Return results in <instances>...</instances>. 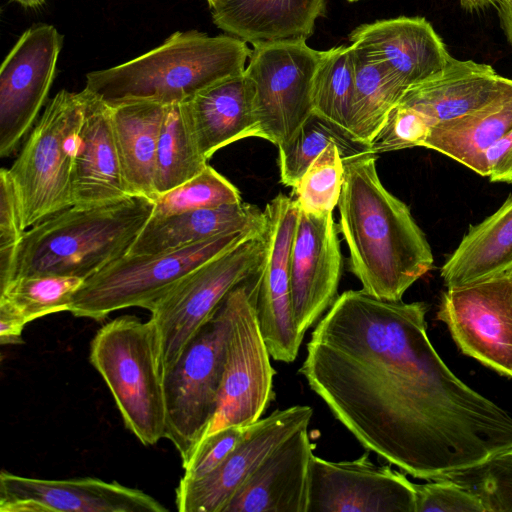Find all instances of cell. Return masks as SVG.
<instances>
[{
    "label": "cell",
    "mask_w": 512,
    "mask_h": 512,
    "mask_svg": "<svg viewBox=\"0 0 512 512\" xmlns=\"http://www.w3.org/2000/svg\"><path fill=\"white\" fill-rule=\"evenodd\" d=\"M427 311L347 290L312 331L299 373L368 451L414 478L453 479L512 449V416L448 368Z\"/></svg>",
    "instance_id": "cell-1"
},
{
    "label": "cell",
    "mask_w": 512,
    "mask_h": 512,
    "mask_svg": "<svg viewBox=\"0 0 512 512\" xmlns=\"http://www.w3.org/2000/svg\"><path fill=\"white\" fill-rule=\"evenodd\" d=\"M376 159L367 153L343 161L339 229L362 289L397 301L432 268L434 258L409 207L382 184Z\"/></svg>",
    "instance_id": "cell-2"
},
{
    "label": "cell",
    "mask_w": 512,
    "mask_h": 512,
    "mask_svg": "<svg viewBox=\"0 0 512 512\" xmlns=\"http://www.w3.org/2000/svg\"><path fill=\"white\" fill-rule=\"evenodd\" d=\"M247 42L232 35L177 31L160 46L128 62L86 75L84 89L112 107L150 101L183 103L198 92L245 71Z\"/></svg>",
    "instance_id": "cell-3"
},
{
    "label": "cell",
    "mask_w": 512,
    "mask_h": 512,
    "mask_svg": "<svg viewBox=\"0 0 512 512\" xmlns=\"http://www.w3.org/2000/svg\"><path fill=\"white\" fill-rule=\"evenodd\" d=\"M153 207V200L132 196L94 207L72 205L36 223L24 233L14 278L91 277L128 252Z\"/></svg>",
    "instance_id": "cell-4"
},
{
    "label": "cell",
    "mask_w": 512,
    "mask_h": 512,
    "mask_svg": "<svg viewBox=\"0 0 512 512\" xmlns=\"http://www.w3.org/2000/svg\"><path fill=\"white\" fill-rule=\"evenodd\" d=\"M89 359L108 386L126 428L146 446L166 438L163 379L152 324L133 315L103 325Z\"/></svg>",
    "instance_id": "cell-5"
},
{
    "label": "cell",
    "mask_w": 512,
    "mask_h": 512,
    "mask_svg": "<svg viewBox=\"0 0 512 512\" xmlns=\"http://www.w3.org/2000/svg\"><path fill=\"white\" fill-rule=\"evenodd\" d=\"M265 229L233 231L157 254H125L84 280L68 312L100 321L129 307L149 310L190 272Z\"/></svg>",
    "instance_id": "cell-6"
},
{
    "label": "cell",
    "mask_w": 512,
    "mask_h": 512,
    "mask_svg": "<svg viewBox=\"0 0 512 512\" xmlns=\"http://www.w3.org/2000/svg\"><path fill=\"white\" fill-rule=\"evenodd\" d=\"M266 251L263 233L202 264L149 309L163 379L226 296L259 269Z\"/></svg>",
    "instance_id": "cell-7"
},
{
    "label": "cell",
    "mask_w": 512,
    "mask_h": 512,
    "mask_svg": "<svg viewBox=\"0 0 512 512\" xmlns=\"http://www.w3.org/2000/svg\"><path fill=\"white\" fill-rule=\"evenodd\" d=\"M82 116L81 92L59 91L8 168L26 229L73 205V161Z\"/></svg>",
    "instance_id": "cell-8"
},
{
    "label": "cell",
    "mask_w": 512,
    "mask_h": 512,
    "mask_svg": "<svg viewBox=\"0 0 512 512\" xmlns=\"http://www.w3.org/2000/svg\"><path fill=\"white\" fill-rule=\"evenodd\" d=\"M230 325L225 298L163 377L166 438L178 451L182 465L193 455L215 415Z\"/></svg>",
    "instance_id": "cell-9"
},
{
    "label": "cell",
    "mask_w": 512,
    "mask_h": 512,
    "mask_svg": "<svg viewBox=\"0 0 512 512\" xmlns=\"http://www.w3.org/2000/svg\"><path fill=\"white\" fill-rule=\"evenodd\" d=\"M253 276L226 297L231 325L225 366L217 409L204 438L223 428L255 423L273 398L275 371L258 323Z\"/></svg>",
    "instance_id": "cell-10"
},
{
    "label": "cell",
    "mask_w": 512,
    "mask_h": 512,
    "mask_svg": "<svg viewBox=\"0 0 512 512\" xmlns=\"http://www.w3.org/2000/svg\"><path fill=\"white\" fill-rule=\"evenodd\" d=\"M252 45L245 73L254 84L259 138L279 145L313 112V80L322 51L303 38Z\"/></svg>",
    "instance_id": "cell-11"
},
{
    "label": "cell",
    "mask_w": 512,
    "mask_h": 512,
    "mask_svg": "<svg viewBox=\"0 0 512 512\" xmlns=\"http://www.w3.org/2000/svg\"><path fill=\"white\" fill-rule=\"evenodd\" d=\"M437 316L465 355L512 377V271L447 287Z\"/></svg>",
    "instance_id": "cell-12"
},
{
    "label": "cell",
    "mask_w": 512,
    "mask_h": 512,
    "mask_svg": "<svg viewBox=\"0 0 512 512\" xmlns=\"http://www.w3.org/2000/svg\"><path fill=\"white\" fill-rule=\"evenodd\" d=\"M299 212L296 200L283 194L266 204V251L253 276L260 331L271 357L284 363L296 359L303 341L295 327L290 290V255Z\"/></svg>",
    "instance_id": "cell-13"
},
{
    "label": "cell",
    "mask_w": 512,
    "mask_h": 512,
    "mask_svg": "<svg viewBox=\"0 0 512 512\" xmlns=\"http://www.w3.org/2000/svg\"><path fill=\"white\" fill-rule=\"evenodd\" d=\"M63 35L49 24L27 29L0 69V156H11L46 103Z\"/></svg>",
    "instance_id": "cell-14"
},
{
    "label": "cell",
    "mask_w": 512,
    "mask_h": 512,
    "mask_svg": "<svg viewBox=\"0 0 512 512\" xmlns=\"http://www.w3.org/2000/svg\"><path fill=\"white\" fill-rule=\"evenodd\" d=\"M368 455L340 462L313 455L308 512H415V483Z\"/></svg>",
    "instance_id": "cell-15"
},
{
    "label": "cell",
    "mask_w": 512,
    "mask_h": 512,
    "mask_svg": "<svg viewBox=\"0 0 512 512\" xmlns=\"http://www.w3.org/2000/svg\"><path fill=\"white\" fill-rule=\"evenodd\" d=\"M313 410L295 405L276 410L248 426L240 443L223 463L197 480L181 478L175 490L180 512H224L235 493L279 444L308 427Z\"/></svg>",
    "instance_id": "cell-16"
},
{
    "label": "cell",
    "mask_w": 512,
    "mask_h": 512,
    "mask_svg": "<svg viewBox=\"0 0 512 512\" xmlns=\"http://www.w3.org/2000/svg\"><path fill=\"white\" fill-rule=\"evenodd\" d=\"M300 210V209H299ZM333 212H299L290 255V290L298 335L329 310L338 295L343 259Z\"/></svg>",
    "instance_id": "cell-17"
},
{
    "label": "cell",
    "mask_w": 512,
    "mask_h": 512,
    "mask_svg": "<svg viewBox=\"0 0 512 512\" xmlns=\"http://www.w3.org/2000/svg\"><path fill=\"white\" fill-rule=\"evenodd\" d=\"M142 490L98 478L38 479L2 470L0 512H168Z\"/></svg>",
    "instance_id": "cell-18"
},
{
    "label": "cell",
    "mask_w": 512,
    "mask_h": 512,
    "mask_svg": "<svg viewBox=\"0 0 512 512\" xmlns=\"http://www.w3.org/2000/svg\"><path fill=\"white\" fill-rule=\"evenodd\" d=\"M81 94L83 116L73 161V205L94 207L134 196L123 174L110 106L85 89Z\"/></svg>",
    "instance_id": "cell-19"
},
{
    "label": "cell",
    "mask_w": 512,
    "mask_h": 512,
    "mask_svg": "<svg viewBox=\"0 0 512 512\" xmlns=\"http://www.w3.org/2000/svg\"><path fill=\"white\" fill-rule=\"evenodd\" d=\"M313 455L302 428L267 455L224 512H308Z\"/></svg>",
    "instance_id": "cell-20"
},
{
    "label": "cell",
    "mask_w": 512,
    "mask_h": 512,
    "mask_svg": "<svg viewBox=\"0 0 512 512\" xmlns=\"http://www.w3.org/2000/svg\"><path fill=\"white\" fill-rule=\"evenodd\" d=\"M349 38L373 51L405 92L443 71L452 58L423 17L401 16L363 24Z\"/></svg>",
    "instance_id": "cell-21"
},
{
    "label": "cell",
    "mask_w": 512,
    "mask_h": 512,
    "mask_svg": "<svg viewBox=\"0 0 512 512\" xmlns=\"http://www.w3.org/2000/svg\"><path fill=\"white\" fill-rule=\"evenodd\" d=\"M183 107L206 160L231 143L259 137L254 84L245 71L198 92Z\"/></svg>",
    "instance_id": "cell-22"
},
{
    "label": "cell",
    "mask_w": 512,
    "mask_h": 512,
    "mask_svg": "<svg viewBox=\"0 0 512 512\" xmlns=\"http://www.w3.org/2000/svg\"><path fill=\"white\" fill-rule=\"evenodd\" d=\"M509 80L490 65L452 57L443 71L410 87L398 103L419 112L431 128L486 105Z\"/></svg>",
    "instance_id": "cell-23"
},
{
    "label": "cell",
    "mask_w": 512,
    "mask_h": 512,
    "mask_svg": "<svg viewBox=\"0 0 512 512\" xmlns=\"http://www.w3.org/2000/svg\"><path fill=\"white\" fill-rule=\"evenodd\" d=\"M211 10L219 29L254 44L307 39L325 12V0H220Z\"/></svg>",
    "instance_id": "cell-24"
},
{
    "label": "cell",
    "mask_w": 512,
    "mask_h": 512,
    "mask_svg": "<svg viewBox=\"0 0 512 512\" xmlns=\"http://www.w3.org/2000/svg\"><path fill=\"white\" fill-rule=\"evenodd\" d=\"M265 226L264 210L243 201L162 218L150 217L126 254L172 251L221 234Z\"/></svg>",
    "instance_id": "cell-25"
},
{
    "label": "cell",
    "mask_w": 512,
    "mask_h": 512,
    "mask_svg": "<svg viewBox=\"0 0 512 512\" xmlns=\"http://www.w3.org/2000/svg\"><path fill=\"white\" fill-rule=\"evenodd\" d=\"M512 130V80L486 105L430 128L422 147L486 177L485 153Z\"/></svg>",
    "instance_id": "cell-26"
},
{
    "label": "cell",
    "mask_w": 512,
    "mask_h": 512,
    "mask_svg": "<svg viewBox=\"0 0 512 512\" xmlns=\"http://www.w3.org/2000/svg\"><path fill=\"white\" fill-rule=\"evenodd\" d=\"M512 271V194L490 216L470 226L446 259L440 275L446 287Z\"/></svg>",
    "instance_id": "cell-27"
},
{
    "label": "cell",
    "mask_w": 512,
    "mask_h": 512,
    "mask_svg": "<svg viewBox=\"0 0 512 512\" xmlns=\"http://www.w3.org/2000/svg\"><path fill=\"white\" fill-rule=\"evenodd\" d=\"M165 105L136 101L111 108L115 142L127 186L134 196L156 199L154 172Z\"/></svg>",
    "instance_id": "cell-28"
},
{
    "label": "cell",
    "mask_w": 512,
    "mask_h": 512,
    "mask_svg": "<svg viewBox=\"0 0 512 512\" xmlns=\"http://www.w3.org/2000/svg\"><path fill=\"white\" fill-rule=\"evenodd\" d=\"M354 96L350 132L370 145L404 89L386 64L369 48L353 44Z\"/></svg>",
    "instance_id": "cell-29"
},
{
    "label": "cell",
    "mask_w": 512,
    "mask_h": 512,
    "mask_svg": "<svg viewBox=\"0 0 512 512\" xmlns=\"http://www.w3.org/2000/svg\"><path fill=\"white\" fill-rule=\"evenodd\" d=\"M330 143H335L339 147L343 161L373 153L370 145L312 112L287 141L277 145L281 183L293 189L312 162Z\"/></svg>",
    "instance_id": "cell-30"
},
{
    "label": "cell",
    "mask_w": 512,
    "mask_h": 512,
    "mask_svg": "<svg viewBox=\"0 0 512 512\" xmlns=\"http://www.w3.org/2000/svg\"><path fill=\"white\" fill-rule=\"evenodd\" d=\"M207 165L208 160L199 150L183 103L166 105L155 162L156 198L192 179Z\"/></svg>",
    "instance_id": "cell-31"
},
{
    "label": "cell",
    "mask_w": 512,
    "mask_h": 512,
    "mask_svg": "<svg viewBox=\"0 0 512 512\" xmlns=\"http://www.w3.org/2000/svg\"><path fill=\"white\" fill-rule=\"evenodd\" d=\"M353 96L352 44L322 51L313 80V112L350 132Z\"/></svg>",
    "instance_id": "cell-32"
},
{
    "label": "cell",
    "mask_w": 512,
    "mask_h": 512,
    "mask_svg": "<svg viewBox=\"0 0 512 512\" xmlns=\"http://www.w3.org/2000/svg\"><path fill=\"white\" fill-rule=\"evenodd\" d=\"M83 279L69 276L16 277L0 289V304L6 305L26 323L43 316L69 311Z\"/></svg>",
    "instance_id": "cell-33"
},
{
    "label": "cell",
    "mask_w": 512,
    "mask_h": 512,
    "mask_svg": "<svg viewBox=\"0 0 512 512\" xmlns=\"http://www.w3.org/2000/svg\"><path fill=\"white\" fill-rule=\"evenodd\" d=\"M242 202L237 187L207 165L199 174L154 201L151 218Z\"/></svg>",
    "instance_id": "cell-34"
},
{
    "label": "cell",
    "mask_w": 512,
    "mask_h": 512,
    "mask_svg": "<svg viewBox=\"0 0 512 512\" xmlns=\"http://www.w3.org/2000/svg\"><path fill=\"white\" fill-rule=\"evenodd\" d=\"M344 163L339 147L330 143L293 188L300 211L312 215L333 212L340 198Z\"/></svg>",
    "instance_id": "cell-35"
},
{
    "label": "cell",
    "mask_w": 512,
    "mask_h": 512,
    "mask_svg": "<svg viewBox=\"0 0 512 512\" xmlns=\"http://www.w3.org/2000/svg\"><path fill=\"white\" fill-rule=\"evenodd\" d=\"M27 229L8 168L0 170V289L15 277L17 253Z\"/></svg>",
    "instance_id": "cell-36"
},
{
    "label": "cell",
    "mask_w": 512,
    "mask_h": 512,
    "mask_svg": "<svg viewBox=\"0 0 512 512\" xmlns=\"http://www.w3.org/2000/svg\"><path fill=\"white\" fill-rule=\"evenodd\" d=\"M453 480L475 491L487 512L512 511V449Z\"/></svg>",
    "instance_id": "cell-37"
},
{
    "label": "cell",
    "mask_w": 512,
    "mask_h": 512,
    "mask_svg": "<svg viewBox=\"0 0 512 512\" xmlns=\"http://www.w3.org/2000/svg\"><path fill=\"white\" fill-rule=\"evenodd\" d=\"M430 126L416 110L401 103L395 105L387 115L382 127L370 143L374 154L422 147L428 137Z\"/></svg>",
    "instance_id": "cell-38"
},
{
    "label": "cell",
    "mask_w": 512,
    "mask_h": 512,
    "mask_svg": "<svg viewBox=\"0 0 512 512\" xmlns=\"http://www.w3.org/2000/svg\"><path fill=\"white\" fill-rule=\"evenodd\" d=\"M415 512H487L481 497L453 479L415 484Z\"/></svg>",
    "instance_id": "cell-39"
},
{
    "label": "cell",
    "mask_w": 512,
    "mask_h": 512,
    "mask_svg": "<svg viewBox=\"0 0 512 512\" xmlns=\"http://www.w3.org/2000/svg\"><path fill=\"white\" fill-rule=\"evenodd\" d=\"M248 426H230L203 438L189 461L182 465L183 479L197 480L216 469L235 449Z\"/></svg>",
    "instance_id": "cell-40"
},
{
    "label": "cell",
    "mask_w": 512,
    "mask_h": 512,
    "mask_svg": "<svg viewBox=\"0 0 512 512\" xmlns=\"http://www.w3.org/2000/svg\"><path fill=\"white\" fill-rule=\"evenodd\" d=\"M485 166L491 182L512 183V130L486 151Z\"/></svg>",
    "instance_id": "cell-41"
},
{
    "label": "cell",
    "mask_w": 512,
    "mask_h": 512,
    "mask_svg": "<svg viewBox=\"0 0 512 512\" xmlns=\"http://www.w3.org/2000/svg\"><path fill=\"white\" fill-rule=\"evenodd\" d=\"M27 323L6 305L0 304V343H23L22 332Z\"/></svg>",
    "instance_id": "cell-42"
},
{
    "label": "cell",
    "mask_w": 512,
    "mask_h": 512,
    "mask_svg": "<svg viewBox=\"0 0 512 512\" xmlns=\"http://www.w3.org/2000/svg\"><path fill=\"white\" fill-rule=\"evenodd\" d=\"M501 26L512 46V0H504L497 6Z\"/></svg>",
    "instance_id": "cell-43"
},
{
    "label": "cell",
    "mask_w": 512,
    "mask_h": 512,
    "mask_svg": "<svg viewBox=\"0 0 512 512\" xmlns=\"http://www.w3.org/2000/svg\"><path fill=\"white\" fill-rule=\"evenodd\" d=\"M504 0H460L461 6L468 11L480 10L489 6H498Z\"/></svg>",
    "instance_id": "cell-44"
},
{
    "label": "cell",
    "mask_w": 512,
    "mask_h": 512,
    "mask_svg": "<svg viewBox=\"0 0 512 512\" xmlns=\"http://www.w3.org/2000/svg\"><path fill=\"white\" fill-rule=\"evenodd\" d=\"M12 1L19 3L21 6H23L25 8H31V9L39 8L45 2V0H12Z\"/></svg>",
    "instance_id": "cell-45"
},
{
    "label": "cell",
    "mask_w": 512,
    "mask_h": 512,
    "mask_svg": "<svg viewBox=\"0 0 512 512\" xmlns=\"http://www.w3.org/2000/svg\"><path fill=\"white\" fill-rule=\"evenodd\" d=\"M220 0H207L210 8H213Z\"/></svg>",
    "instance_id": "cell-46"
},
{
    "label": "cell",
    "mask_w": 512,
    "mask_h": 512,
    "mask_svg": "<svg viewBox=\"0 0 512 512\" xmlns=\"http://www.w3.org/2000/svg\"><path fill=\"white\" fill-rule=\"evenodd\" d=\"M350 2H357V1H360V0H348Z\"/></svg>",
    "instance_id": "cell-47"
}]
</instances>
